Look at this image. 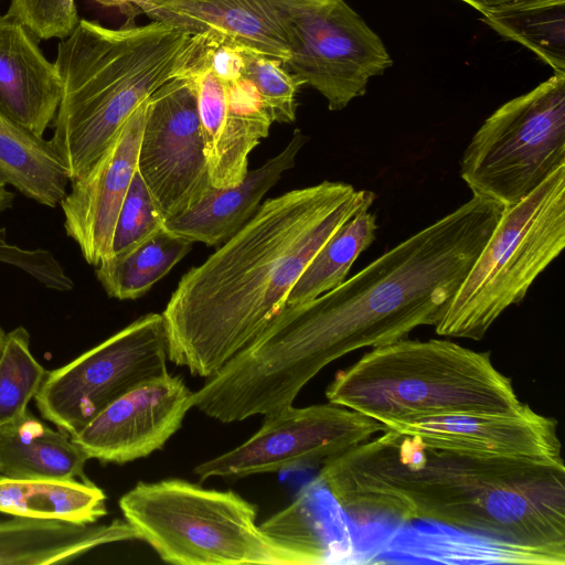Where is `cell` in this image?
Returning <instances> with one entry per match:
<instances>
[{"mask_svg":"<svg viewBox=\"0 0 565 565\" xmlns=\"http://www.w3.org/2000/svg\"><path fill=\"white\" fill-rule=\"evenodd\" d=\"M503 210L472 195L337 288L286 306L247 347L257 380L278 398L294 401L334 360L404 339L419 326H435Z\"/></svg>","mask_w":565,"mask_h":565,"instance_id":"6da1fadb","label":"cell"},{"mask_svg":"<svg viewBox=\"0 0 565 565\" xmlns=\"http://www.w3.org/2000/svg\"><path fill=\"white\" fill-rule=\"evenodd\" d=\"M359 525L422 521L565 554V466L446 449L386 429L317 477Z\"/></svg>","mask_w":565,"mask_h":565,"instance_id":"7a4b0ae2","label":"cell"},{"mask_svg":"<svg viewBox=\"0 0 565 565\" xmlns=\"http://www.w3.org/2000/svg\"><path fill=\"white\" fill-rule=\"evenodd\" d=\"M375 193L323 181L267 200L234 235L180 279L161 313L168 360L210 377L285 308L294 285L348 218Z\"/></svg>","mask_w":565,"mask_h":565,"instance_id":"3957f363","label":"cell"},{"mask_svg":"<svg viewBox=\"0 0 565 565\" xmlns=\"http://www.w3.org/2000/svg\"><path fill=\"white\" fill-rule=\"evenodd\" d=\"M192 35L159 21L118 29L79 19L57 45L62 96L50 139L70 181L83 175L134 110L184 66Z\"/></svg>","mask_w":565,"mask_h":565,"instance_id":"277c9868","label":"cell"},{"mask_svg":"<svg viewBox=\"0 0 565 565\" xmlns=\"http://www.w3.org/2000/svg\"><path fill=\"white\" fill-rule=\"evenodd\" d=\"M326 396L329 403L382 424L454 414L510 413L524 404L489 353L437 339L404 338L373 348L334 375Z\"/></svg>","mask_w":565,"mask_h":565,"instance_id":"5b68a950","label":"cell"},{"mask_svg":"<svg viewBox=\"0 0 565 565\" xmlns=\"http://www.w3.org/2000/svg\"><path fill=\"white\" fill-rule=\"evenodd\" d=\"M119 508L140 540L170 564L305 565L260 530L256 507L233 491L181 479L138 482Z\"/></svg>","mask_w":565,"mask_h":565,"instance_id":"8992f818","label":"cell"},{"mask_svg":"<svg viewBox=\"0 0 565 565\" xmlns=\"http://www.w3.org/2000/svg\"><path fill=\"white\" fill-rule=\"evenodd\" d=\"M565 246V166L519 203L504 207L440 320L439 335L481 340L520 303Z\"/></svg>","mask_w":565,"mask_h":565,"instance_id":"52a82bcc","label":"cell"},{"mask_svg":"<svg viewBox=\"0 0 565 565\" xmlns=\"http://www.w3.org/2000/svg\"><path fill=\"white\" fill-rule=\"evenodd\" d=\"M565 166V74L501 105L466 148L460 175L479 195L512 206Z\"/></svg>","mask_w":565,"mask_h":565,"instance_id":"ba28073f","label":"cell"},{"mask_svg":"<svg viewBox=\"0 0 565 565\" xmlns=\"http://www.w3.org/2000/svg\"><path fill=\"white\" fill-rule=\"evenodd\" d=\"M161 313H149L66 365L46 373L34 401L41 415L75 435L138 384L168 373Z\"/></svg>","mask_w":565,"mask_h":565,"instance_id":"9c48e42d","label":"cell"},{"mask_svg":"<svg viewBox=\"0 0 565 565\" xmlns=\"http://www.w3.org/2000/svg\"><path fill=\"white\" fill-rule=\"evenodd\" d=\"M290 57L282 67L341 110L392 66L380 36L344 0H302L289 25Z\"/></svg>","mask_w":565,"mask_h":565,"instance_id":"30bf717a","label":"cell"},{"mask_svg":"<svg viewBox=\"0 0 565 565\" xmlns=\"http://www.w3.org/2000/svg\"><path fill=\"white\" fill-rule=\"evenodd\" d=\"M385 430L382 423L332 403L290 405L266 415L252 437L193 472L204 481L318 466Z\"/></svg>","mask_w":565,"mask_h":565,"instance_id":"8fae6325","label":"cell"},{"mask_svg":"<svg viewBox=\"0 0 565 565\" xmlns=\"http://www.w3.org/2000/svg\"><path fill=\"white\" fill-rule=\"evenodd\" d=\"M137 171L166 220L188 211L212 189L190 77L174 76L148 97Z\"/></svg>","mask_w":565,"mask_h":565,"instance_id":"7c38bea8","label":"cell"},{"mask_svg":"<svg viewBox=\"0 0 565 565\" xmlns=\"http://www.w3.org/2000/svg\"><path fill=\"white\" fill-rule=\"evenodd\" d=\"M192 396L183 379L168 372L118 397L72 438L89 459L103 463L145 458L181 428Z\"/></svg>","mask_w":565,"mask_h":565,"instance_id":"4fadbf2b","label":"cell"},{"mask_svg":"<svg viewBox=\"0 0 565 565\" xmlns=\"http://www.w3.org/2000/svg\"><path fill=\"white\" fill-rule=\"evenodd\" d=\"M194 84L211 183L224 189L248 172V154L269 134L273 119L245 73L222 81L210 68L184 67Z\"/></svg>","mask_w":565,"mask_h":565,"instance_id":"5bb4252c","label":"cell"},{"mask_svg":"<svg viewBox=\"0 0 565 565\" xmlns=\"http://www.w3.org/2000/svg\"><path fill=\"white\" fill-rule=\"evenodd\" d=\"M147 99L134 110L96 162L70 181L71 192L60 202L65 233L89 265L97 266L111 256L116 221L137 170Z\"/></svg>","mask_w":565,"mask_h":565,"instance_id":"9a60e30c","label":"cell"},{"mask_svg":"<svg viewBox=\"0 0 565 565\" xmlns=\"http://www.w3.org/2000/svg\"><path fill=\"white\" fill-rule=\"evenodd\" d=\"M383 425L457 451L532 460L562 459L557 420L536 413L527 404L510 413L454 414Z\"/></svg>","mask_w":565,"mask_h":565,"instance_id":"2e32d148","label":"cell"},{"mask_svg":"<svg viewBox=\"0 0 565 565\" xmlns=\"http://www.w3.org/2000/svg\"><path fill=\"white\" fill-rule=\"evenodd\" d=\"M302 0H147L142 13L190 35L213 32L239 47L287 61L292 10Z\"/></svg>","mask_w":565,"mask_h":565,"instance_id":"e0dca14e","label":"cell"},{"mask_svg":"<svg viewBox=\"0 0 565 565\" xmlns=\"http://www.w3.org/2000/svg\"><path fill=\"white\" fill-rule=\"evenodd\" d=\"M38 41L20 20L0 15V111L43 137L54 122L62 84Z\"/></svg>","mask_w":565,"mask_h":565,"instance_id":"ac0fdd59","label":"cell"},{"mask_svg":"<svg viewBox=\"0 0 565 565\" xmlns=\"http://www.w3.org/2000/svg\"><path fill=\"white\" fill-rule=\"evenodd\" d=\"M307 141L308 137L296 129L279 153L248 171L234 186H212L191 209L167 218L164 230L192 243L221 245L257 212L266 193L295 167L296 158Z\"/></svg>","mask_w":565,"mask_h":565,"instance_id":"d6986e66","label":"cell"},{"mask_svg":"<svg viewBox=\"0 0 565 565\" xmlns=\"http://www.w3.org/2000/svg\"><path fill=\"white\" fill-rule=\"evenodd\" d=\"M259 527L269 539L298 554L305 565L355 563L348 516L318 478Z\"/></svg>","mask_w":565,"mask_h":565,"instance_id":"ffe728a7","label":"cell"},{"mask_svg":"<svg viewBox=\"0 0 565 565\" xmlns=\"http://www.w3.org/2000/svg\"><path fill=\"white\" fill-rule=\"evenodd\" d=\"M132 540L140 536L126 520L78 524L14 516L0 521V565L63 563L102 545Z\"/></svg>","mask_w":565,"mask_h":565,"instance_id":"44dd1931","label":"cell"},{"mask_svg":"<svg viewBox=\"0 0 565 565\" xmlns=\"http://www.w3.org/2000/svg\"><path fill=\"white\" fill-rule=\"evenodd\" d=\"M375 562L564 565L565 554L525 547L448 526L396 532Z\"/></svg>","mask_w":565,"mask_h":565,"instance_id":"7402d4cb","label":"cell"},{"mask_svg":"<svg viewBox=\"0 0 565 565\" xmlns=\"http://www.w3.org/2000/svg\"><path fill=\"white\" fill-rule=\"evenodd\" d=\"M88 459L70 433L53 429L29 411L0 426V477L88 480Z\"/></svg>","mask_w":565,"mask_h":565,"instance_id":"603a6c76","label":"cell"},{"mask_svg":"<svg viewBox=\"0 0 565 565\" xmlns=\"http://www.w3.org/2000/svg\"><path fill=\"white\" fill-rule=\"evenodd\" d=\"M0 181L41 205L56 207L70 177L50 139L0 111Z\"/></svg>","mask_w":565,"mask_h":565,"instance_id":"cb8c5ba5","label":"cell"},{"mask_svg":"<svg viewBox=\"0 0 565 565\" xmlns=\"http://www.w3.org/2000/svg\"><path fill=\"white\" fill-rule=\"evenodd\" d=\"M0 512L93 524L107 514L106 494L89 480L0 477Z\"/></svg>","mask_w":565,"mask_h":565,"instance_id":"d4e9b609","label":"cell"},{"mask_svg":"<svg viewBox=\"0 0 565 565\" xmlns=\"http://www.w3.org/2000/svg\"><path fill=\"white\" fill-rule=\"evenodd\" d=\"M481 17L502 38L531 50L554 74H565V0H515Z\"/></svg>","mask_w":565,"mask_h":565,"instance_id":"484cf974","label":"cell"},{"mask_svg":"<svg viewBox=\"0 0 565 565\" xmlns=\"http://www.w3.org/2000/svg\"><path fill=\"white\" fill-rule=\"evenodd\" d=\"M192 244L162 230L136 247L95 266L96 278L109 297L137 299L185 257Z\"/></svg>","mask_w":565,"mask_h":565,"instance_id":"4316f807","label":"cell"},{"mask_svg":"<svg viewBox=\"0 0 565 565\" xmlns=\"http://www.w3.org/2000/svg\"><path fill=\"white\" fill-rule=\"evenodd\" d=\"M376 230V217L369 209L343 222L311 258L286 306L307 302L340 286L360 254L374 242Z\"/></svg>","mask_w":565,"mask_h":565,"instance_id":"83f0119b","label":"cell"},{"mask_svg":"<svg viewBox=\"0 0 565 565\" xmlns=\"http://www.w3.org/2000/svg\"><path fill=\"white\" fill-rule=\"evenodd\" d=\"M46 371L30 350V335L25 328L18 327L6 333L0 353V426L28 412Z\"/></svg>","mask_w":565,"mask_h":565,"instance_id":"f1b7e54d","label":"cell"},{"mask_svg":"<svg viewBox=\"0 0 565 565\" xmlns=\"http://www.w3.org/2000/svg\"><path fill=\"white\" fill-rule=\"evenodd\" d=\"M164 216L136 170L116 221L111 256L125 253L164 230Z\"/></svg>","mask_w":565,"mask_h":565,"instance_id":"f546056e","label":"cell"},{"mask_svg":"<svg viewBox=\"0 0 565 565\" xmlns=\"http://www.w3.org/2000/svg\"><path fill=\"white\" fill-rule=\"evenodd\" d=\"M245 75L259 92L273 121L296 119V94L301 86L278 58L245 51Z\"/></svg>","mask_w":565,"mask_h":565,"instance_id":"4dcf8cb0","label":"cell"},{"mask_svg":"<svg viewBox=\"0 0 565 565\" xmlns=\"http://www.w3.org/2000/svg\"><path fill=\"white\" fill-rule=\"evenodd\" d=\"M38 40L64 39L79 21L75 0H11L7 13Z\"/></svg>","mask_w":565,"mask_h":565,"instance_id":"1f68e13d","label":"cell"},{"mask_svg":"<svg viewBox=\"0 0 565 565\" xmlns=\"http://www.w3.org/2000/svg\"><path fill=\"white\" fill-rule=\"evenodd\" d=\"M0 262L26 271L46 288L70 291L74 287L72 278L50 250L23 249L8 243L3 227H0Z\"/></svg>","mask_w":565,"mask_h":565,"instance_id":"d6a6232c","label":"cell"},{"mask_svg":"<svg viewBox=\"0 0 565 565\" xmlns=\"http://www.w3.org/2000/svg\"><path fill=\"white\" fill-rule=\"evenodd\" d=\"M94 2L107 7L116 8L124 15H126V22H134V18L142 13V9L147 0H93Z\"/></svg>","mask_w":565,"mask_h":565,"instance_id":"836d02e7","label":"cell"},{"mask_svg":"<svg viewBox=\"0 0 565 565\" xmlns=\"http://www.w3.org/2000/svg\"><path fill=\"white\" fill-rule=\"evenodd\" d=\"M480 13L515 0H460Z\"/></svg>","mask_w":565,"mask_h":565,"instance_id":"e575fe53","label":"cell"},{"mask_svg":"<svg viewBox=\"0 0 565 565\" xmlns=\"http://www.w3.org/2000/svg\"><path fill=\"white\" fill-rule=\"evenodd\" d=\"M14 201V193L7 189V184L0 181V213L11 209Z\"/></svg>","mask_w":565,"mask_h":565,"instance_id":"d590c367","label":"cell"}]
</instances>
